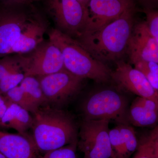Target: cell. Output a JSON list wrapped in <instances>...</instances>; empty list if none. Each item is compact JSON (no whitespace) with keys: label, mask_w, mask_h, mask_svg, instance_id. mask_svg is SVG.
Wrapping results in <instances>:
<instances>
[{"label":"cell","mask_w":158,"mask_h":158,"mask_svg":"<svg viewBox=\"0 0 158 158\" xmlns=\"http://www.w3.org/2000/svg\"><path fill=\"white\" fill-rule=\"evenodd\" d=\"M129 102L118 91L112 89L98 90L83 101L81 110L84 120H113L118 124H129Z\"/></svg>","instance_id":"cell-4"},{"label":"cell","mask_w":158,"mask_h":158,"mask_svg":"<svg viewBox=\"0 0 158 158\" xmlns=\"http://www.w3.org/2000/svg\"><path fill=\"white\" fill-rule=\"evenodd\" d=\"M146 14V21L144 22L150 33L158 41V12L157 11L147 9L144 11Z\"/></svg>","instance_id":"cell-26"},{"label":"cell","mask_w":158,"mask_h":158,"mask_svg":"<svg viewBox=\"0 0 158 158\" xmlns=\"http://www.w3.org/2000/svg\"><path fill=\"white\" fill-rule=\"evenodd\" d=\"M111 78L120 88L138 97L149 99L158 103V91L154 90L141 72L123 61L116 62Z\"/></svg>","instance_id":"cell-11"},{"label":"cell","mask_w":158,"mask_h":158,"mask_svg":"<svg viewBox=\"0 0 158 158\" xmlns=\"http://www.w3.org/2000/svg\"><path fill=\"white\" fill-rule=\"evenodd\" d=\"M135 7L117 19L95 31L82 33L78 40L95 59L102 62L114 61L127 51L134 28Z\"/></svg>","instance_id":"cell-1"},{"label":"cell","mask_w":158,"mask_h":158,"mask_svg":"<svg viewBox=\"0 0 158 158\" xmlns=\"http://www.w3.org/2000/svg\"><path fill=\"white\" fill-rule=\"evenodd\" d=\"M0 158H8L6 156L3 155L2 154L0 153Z\"/></svg>","instance_id":"cell-29"},{"label":"cell","mask_w":158,"mask_h":158,"mask_svg":"<svg viewBox=\"0 0 158 158\" xmlns=\"http://www.w3.org/2000/svg\"><path fill=\"white\" fill-rule=\"evenodd\" d=\"M23 71L8 75L0 80V93L4 94L12 88L18 86L25 77Z\"/></svg>","instance_id":"cell-25"},{"label":"cell","mask_w":158,"mask_h":158,"mask_svg":"<svg viewBox=\"0 0 158 158\" xmlns=\"http://www.w3.org/2000/svg\"><path fill=\"white\" fill-rule=\"evenodd\" d=\"M33 114L32 138L38 152L44 154L78 140L74 120L65 111L42 106Z\"/></svg>","instance_id":"cell-2"},{"label":"cell","mask_w":158,"mask_h":158,"mask_svg":"<svg viewBox=\"0 0 158 158\" xmlns=\"http://www.w3.org/2000/svg\"><path fill=\"white\" fill-rule=\"evenodd\" d=\"M49 40L59 48L63 57L64 68L83 79L106 83L111 78V70L103 62L95 59L78 40L57 29L48 33Z\"/></svg>","instance_id":"cell-3"},{"label":"cell","mask_w":158,"mask_h":158,"mask_svg":"<svg viewBox=\"0 0 158 158\" xmlns=\"http://www.w3.org/2000/svg\"><path fill=\"white\" fill-rule=\"evenodd\" d=\"M4 4L14 5H27L40 0H2Z\"/></svg>","instance_id":"cell-27"},{"label":"cell","mask_w":158,"mask_h":158,"mask_svg":"<svg viewBox=\"0 0 158 158\" xmlns=\"http://www.w3.org/2000/svg\"><path fill=\"white\" fill-rule=\"evenodd\" d=\"M134 7L133 0H90L86 6V23L81 34L100 28Z\"/></svg>","instance_id":"cell-10"},{"label":"cell","mask_w":158,"mask_h":158,"mask_svg":"<svg viewBox=\"0 0 158 158\" xmlns=\"http://www.w3.org/2000/svg\"><path fill=\"white\" fill-rule=\"evenodd\" d=\"M138 146L133 158H158V127L138 139Z\"/></svg>","instance_id":"cell-17"},{"label":"cell","mask_w":158,"mask_h":158,"mask_svg":"<svg viewBox=\"0 0 158 158\" xmlns=\"http://www.w3.org/2000/svg\"><path fill=\"white\" fill-rule=\"evenodd\" d=\"M123 138L126 151L130 158L135 152L138 146V139L134 128L129 124H118L117 125Z\"/></svg>","instance_id":"cell-22"},{"label":"cell","mask_w":158,"mask_h":158,"mask_svg":"<svg viewBox=\"0 0 158 158\" xmlns=\"http://www.w3.org/2000/svg\"><path fill=\"white\" fill-rule=\"evenodd\" d=\"M38 151L32 138L0 130V153L8 158H37Z\"/></svg>","instance_id":"cell-14"},{"label":"cell","mask_w":158,"mask_h":158,"mask_svg":"<svg viewBox=\"0 0 158 158\" xmlns=\"http://www.w3.org/2000/svg\"><path fill=\"white\" fill-rule=\"evenodd\" d=\"M28 64L25 77H41L65 69L62 53L55 44L44 41L27 54Z\"/></svg>","instance_id":"cell-9"},{"label":"cell","mask_w":158,"mask_h":158,"mask_svg":"<svg viewBox=\"0 0 158 158\" xmlns=\"http://www.w3.org/2000/svg\"><path fill=\"white\" fill-rule=\"evenodd\" d=\"M27 54H11L0 58V80L16 72L25 71L27 66Z\"/></svg>","instance_id":"cell-19"},{"label":"cell","mask_w":158,"mask_h":158,"mask_svg":"<svg viewBox=\"0 0 158 158\" xmlns=\"http://www.w3.org/2000/svg\"><path fill=\"white\" fill-rule=\"evenodd\" d=\"M127 52L132 63L144 60L158 63V41L152 36L144 22L134 27Z\"/></svg>","instance_id":"cell-12"},{"label":"cell","mask_w":158,"mask_h":158,"mask_svg":"<svg viewBox=\"0 0 158 158\" xmlns=\"http://www.w3.org/2000/svg\"><path fill=\"white\" fill-rule=\"evenodd\" d=\"M132 63L135 68L144 75L154 90L158 91V63L144 60H139Z\"/></svg>","instance_id":"cell-20"},{"label":"cell","mask_w":158,"mask_h":158,"mask_svg":"<svg viewBox=\"0 0 158 158\" xmlns=\"http://www.w3.org/2000/svg\"><path fill=\"white\" fill-rule=\"evenodd\" d=\"M4 95L9 102L18 105L30 113H34L38 110L30 102L19 85L7 91Z\"/></svg>","instance_id":"cell-21"},{"label":"cell","mask_w":158,"mask_h":158,"mask_svg":"<svg viewBox=\"0 0 158 158\" xmlns=\"http://www.w3.org/2000/svg\"><path fill=\"white\" fill-rule=\"evenodd\" d=\"M48 27L47 21L39 13L34 11L31 21L13 46L11 54L24 55L34 50L44 41Z\"/></svg>","instance_id":"cell-13"},{"label":"cell","mask_w":158,"mask_h":158,"mask_svg":"<svg viewBox=\"0 0 158 158\" xmlns=\"http://www.w3.org/2000/svg\"><path fill=\"white\" fill-rule=\"evenodd\" d=\"M47 103L62 106L79 93L84 79L66 69L48 75L37 77Z\"/></svg>","instance_id":"cell-7"},{"label":"cell","mask_w":158,"mask_h":158,"mask_svg":"<svg viewBox=\"0 0 158 158\" xmlns=\"http://www.w3.org/2000/svg\"><path fill=\"white\" fill-rule=\"evenodd\" d=\"M48 8L57 29L70 37H80L86 23L85 7L77 0H49Z\"/></svg>","instance_id":"cell-8"},{"label":"cell","mask_w":158,"mask_h":158,"mask_svg":"<svg viewBox=\"0 0 158 158\" xmlns=\"http://www.w3.org/2000/svg\"><path fill=\"white\" fill-rule=\"evenodd\" d=\"M77 141L78 140L63 147L45 153L40 158H77Z\"/></svg>","instance_id":"cell-24"},{"label":"cell","mask_w":158,"mask_h":158,"mask_svg":"<svg viewBox=\"0 0 158 158\" xmlns=\"http://www.w3.org/2000/svg\"><path fill=\"white\" fill-rule=\"evenodd\" d=\"M151 1H156V0H151Z\"/></svg>","instance_id":"cell-31"},{"label":"cell","mask_w":158,"mask_h":158,"mask_svg":"<svg viewBox=\"0 0 158 158\" xmlns=\"http://www.w3.org/2000/svg\"><path fill=\"white\" fill-rule=\"evenodd\" d=\"M23 5L4 4L0 7V58L11 55V50L34 15L20 8Z\"/></svg>","instance_id":"cell-5"},{"label":"cell","mask_w":158,"mask_h":158,"mask_svg":"<svg viewBox=\"0 0 158 158\" xmlns=\"http://www.w3.org/2000/svg\"><path fill=\"white\" fill-rule=\"evenodd\" d=\"M109 123L106 119L84 120L77 147L84 154V158H111Z\"/></svg>","instance_id":"cell-6"},{"label":"cell","mask_w":158,"mask_h":158,"mask_svg":"<svg viewBox=\"0 0 158 158\" xmlns=\"http://www.w3.org/2000/svg\"><path fill=\"white\" fill-rule=\"evenodd\" d=\"M2 94L0 93V98H1V97L2 96Z\"/></svg>","instance_id":"cell-30"},{"label":"cell","mask_w":158,"mask_h":158,"mask_svg":"<svg viewBox=\"0 0 158 158\" xmlns=\"http://www.w3.org/2000/svg\"><path fill=\"white\" fill-rule=\"evenodd\" d=\"M33 117L30 112L18 105L9 102L2 118L0 127L13 129L20 135L32 138L27 131L31 128Z\"/></svg>","instance_id":"cell-16"},{"label":"cell","mask_w":158,"mask_h":158,"mask_svg":"<svg viewBox=\"0 0 158 158\" xmlns=\"http://www.w3.org/2000/svg\"><path fill=\"white\" fill-rule=\"evenodd\" d=\"M129 123L138 127H149L156 124L158 119V103L138 97L129 109Z\"/></svg>","instance_id":"cell-15"},{"label":"cell","mask_w":158,"mask_h":158,"mask_svg":"<svg viewBox=\"0 0 158 158\" xmlns=\"http://www.w3.org/2000/svg\"><path fill=\"white\" fill-rule=\"evenodd\" d=\"M77 1L86 8V6H87V4H88V2H89L90 0H77Z\"/></svg>","instance_id":"cell-28"},{"label":"cell","mask_w":158,"mask_h":158,"mask_svg":"<svg viewBox=\"0 0 158 158\" xmlns=\"http://www.w3.org/2000/svg\"><path fill=\"white\" fill-rule=\"evenodd\" d=\"M19 85L29 100L37 110L47 103L37 77H25Z\"/></svg>","instance_id":"cell-18"},{"label":"cell","mask_w":158,"mask_h":158,"mask_svg":"<svg viewBox=\"0 0 158 158\" xmlns=\"http://www.w3.org/2000/svg\"><path fill=\"white\" fill-rule=\"evenodd\" d=\"M109 137L112 151L111 158H130L127 154L124 142L117 126L110 130Z\"/></svg>","instance_id":"cell-23"}]
</instances>
